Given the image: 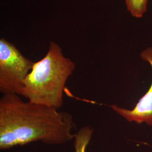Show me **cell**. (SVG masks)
I'll return each instance as SVG.
<instances>
[{
    "instance_id": "1",
    "label": "cell",
    "mask_w": 152,
    "mask_h": 152,
    "mask_svg": "<svg viewBox=\"0 0 152 152\" xmlns=\"http://www.w3.org/2000/svg\"><path fill=\"white\" fill-rule=\"evenodd\" d=\"M76 127L66 112L24 102L17 94H3L0 99V149L5 150L35 141L60 145L75 139Z\"/></svg>"
},
{
    "instance_id": "2",
    "label": "cell",
    "mask_w": 152,
    "mask_h": 152,
    "mask_svg": "<svg viewBox=\"0 0 152 152\" xmlns=\"http://www.w3.org/2000/svg\"><path fill=\"white\" fill-rule=\"evenodd\" d=\"M75 68V63L64 56L59 45L51 41L47 54L34 63L20 96L31 103L59 109L63 104L65 84Z\"/></svg>"
},
{
    "instance_id": "3",
    "label": "cell",
    "mask_w": 152,
    "mask_h": 152,
    "mask_svg": "<svg viewBox=\"0 0 152 152\" xmlns=\"http://www.w3.org/2000/svg\"><path fill=\"white\" fill-rule=\"evenodd\" d=\"M34 63L25 57L13 44L0 39V92L20 96L23 83Z\"/></svg>"
},
{
    "instance_id": "4",
    "label": "cell",
    "mask_w": 152,
    "mask_h": 152,
    "mask_svg": "<svg viewBox=\"0 0 152 152\" xmlns=\"http://www.w3.org/2000/svg\"><path fill=\"white\" fill-rule=\"evenodd\" d=\"M140 57L148 62L152 68V47L143 50ZM110 107L129 122H135L137 124L145 123L152 126V82L148 91L140 99L133 109L120 108L115 105H112Z\"/></svg>"
},
{
    "instance_id": "5",
    "label": "cell",
    "mask_w": 152,
    "mask_h": 152,
    "mask_svg": "<svg viewBox=\"0 0 152 152\" xmlns=\"http://www.w3.org/2000/svg\"><path fill=\"white\" fill-rule=\"evenodd\" d=\"M93 129L90 126H84L76 133L74 147L75 152H86V149L91 139Z\"/></svg>"
},
{
    "instance_id": "6",
    "label": "cell",
    "mask_w": 152,
    "mask_h": 152,
    "mask_svg": "<svg viewBox=\"0 0 152 152\" xmlns=\"http://www.w3.org/2000/svg\"><path fill=\"white\" fill-rule=\"evenodd\" d=\"M127 10L136 18H141L147 10L148 0H125Z\"/></svg>"
}]
</instances>
